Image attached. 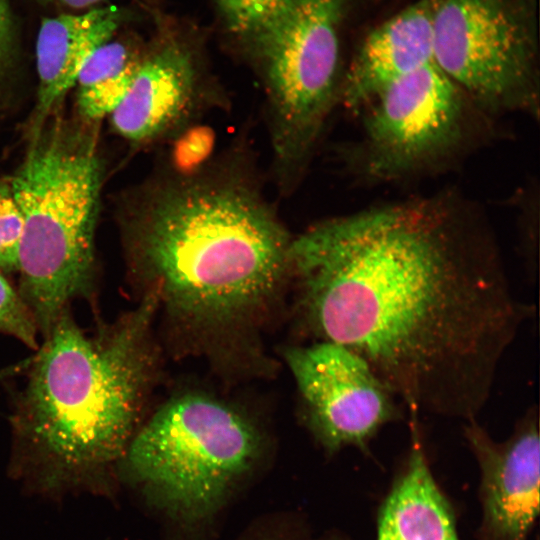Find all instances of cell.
I'll use <instances>...</instances> for the list:
<instances>
[{
    "label": "cell",
    "mask_w": 540,
    "mask_h": 540,
    "mask_svg": "<svg viewBox=\"0 0 540 540\" xmlns=\"http://www.w3.org/2000/svg\"><path fill=\"white\" fill-rule=\"evenodd\" d=\"M122 20L123 13L117 8L104 7L41 22L36 42L39 86L32 136L42 129L54 108L76 84L85 61L110 40Z\"/></svg>",
    "instance_id": "cell-13"
},
{
    "label": "cell",
    "mask_w": 540,
    "mask_h": 540,
    "mask_svg": "<svg viewBox=\"0 0 540 540\" xmlns=\"http://www.w3.org/2000/svg\"><path fill=\"white\" fill-rule=\"evenodd\" d=\"M376 540H459L453 509L413 436L403 469L378 514Z\"/></svg>",
    "instance_id": "cell-14"
},
{
    "label": "cell",
    "mask_w": 540,
    "mask_h": 540,
    "mask_svg": "<svg viewBox=\"0 0 540 540\" xmlns=\"http://www.w3.org/2000/svg\"><path fill=\"white\" fill-rule=\"evenodd\" d=\"M0 332L15 337L34 350L40 345L39 332L31 312L2 271H0Z\"/></svg>",
    "instance_id": "cell-17"
},
{
    "label": "cell",
    "mask_w": 540,
    "mask_h": 540,
    "mask_svg": "<svg viewBox=\"0 0 540 540\" xmlns=\"http://www.w3.org/2000/svg\"><path fill=\"white\" fill-rule=\"evenodd\" d=\"M238 540H335L316 535L305 520L293 512H275L254 520Z\"/></svg>",
    "instance_id": "cell-18"
},
{
    "label": "cell",
    "mask_w": 540,
    "mask_h": 540,
    "mask_svg": "<svg viewBox=\"0 0 540 540\" xmlns=\"http://www.w3.org/2000/svg\"><path fill=\"white\" fill-rule=\"evenodd\" d=\"M307 410L308 427L322 448L365 450L387 424L401 418L397 397L370 364L331 341L293 347L286 353Z\"/></svg>",
    "instance_id": "cell-9"
},
{
    "label": "cell",
    "mask_w": 540,
    "mask_h": 540,
    "mask_svg": "<svg viewBox=\"0 0 540 540\" xmlns=\"http://www.w3.org/2000/svg\"><path fill=\"white\" fill-rule=\"evenodd\" d=\"M6 379V373L3 370H0V382Z\"/></svg>",
    "instance_id": "cell-22"
},
{
    "label": "cell",
    "mask_w": 540,
    "mask_h": 540,
    "mask_svg": "<svg viewBox=\"0 0 540 540\" xmlns=\"http://www.w3.org/2000/svg\"><path fill=\"white\" fill-rule=\"evenodd\" d=\"M22 216L10 181L0 179V271H18Z\"/></svg>",
    "instance_id": "cell-19"
},
{
    "label": "cell",
    "mask_w": 540,
    "mask_h": 540,
    "mask_svg": "<svg viewBox=\"0 0 540 540\" xmlns=\"http://www.w3.org/2000/svg\"><path fill=\"white\" fill-rule=\"evenodd\" d=\"M463 435L480 468L479 540H527L539 513L540 436L531 406L503 441L472 419Z\"/></svg>",
    "instance_id": "cell-10"
},
{
    "label": "cell",
    "mask_w": 540,
    "mask_h": 540,
    "mask_svg": "<svg viewBox=\"0 0 540 540\" xmlns=\"http://www.w3.org/2000/svg\"><path fill=\"white\" fill-rule=\"evenodd\" d=\"M266 438L242 413L188 393L159 408L132 437L118 479L162 524L166 540H212L267 463Z\"/></svg>",
    "instance_id": "cell-4"
},
{
    "label": "cell",
    "mask_w": 540,
    "mask_h": 540,
    "mask_svg": "<svg viewBox=\"0 0 540 540\" xmlns=\"http://www.w3.org/2000/svg\"><path fill=\"white\" fill-rule=\"evenodd\" d=\"M12 44L11 16L7 0H0V68L7 60Z\"/></svg>",
    "instance_id": "cell-20"
},
{
    "label": "cell",
    "mask_w": 540,
    "mask_h": 540,
    "mask_svg": "<svg viewBox=\"0 0 540 540\" xmlns=\"http://www.w3.org/2000/svg\"><path fill=\"white\" fill-rule=\"evenodd\" d=\"M439 0H419L370 32L339 90L346 108L366 106L391 82L433 60V20Z\"/></svg>",
    "instance_id": "cell-12"
},
{
    "label": "cell",
    "mask_w": 540,
    "mask_h": 540,
    "mask_svg": "<svg viewBox=\"0 0 540 540\" xmlns=\"http://www.w3.org/2000/svg\"><path fill=\"white\" fill-rule=\"evenodd\" d=\"M141 56L121 42H106L82 66L76 84L77 105L86 122L111 115L126 96Z\"/></svg>",
    "instance_id": "cell-15"
},
{
    "label": "cell",
    "mask_w": 540,
    "mask_h": 540,
    "mask_svg": "<svg viewBox=\"0 0 540 540\" xmlns=\"http://www.w3.org/2000/svg\"><path fill=\"white\" fill-rule=\"evenodd\" d=\"M346 0H298L249 42L265 84L276 162L283 174L307 160L339 96V28Z\"/></svg>",
    "instance_id": "cell-6"
},
{
    "label": "cell",
    "mask_w": 540,
    "mask_h": 540,
    "mask_svg": "<svg viewBox=\"0 0 540 540\" xmlns=\"http://www.w3.org/2000/svg\"><path fill=\"white\" fill-rule=\"evenodd\" d=\"M64 6L81 9L93 5L101 0H54Z\"/></svg>",
    "instance_id": "cell-21"
},
{
    "label": "cell",
    "mask_w": 540,
    "mask_h": 540,
    "mask_svg": "<svg viewBox=\"0 0 540 540\" xmlns=\"http://www.w3.org/2000/svg\"><path fill=\"white\" fill-rule=\"evenodd\" d=\"M536 52L532 23L516 1L439 0L433 60L483 108L537 115Z\"/></svg>",
    "instance_id": "cell-7"
},
{
    "label": "cell",
    "mask_w": 540,
    "mask_h": 540,
    "mask_svg": "<svg viewBox=\"0 0 540 540\" xmlns=\"http://www.w3.org/2000/svg\"><path fill=\"white\" fill-rule=\"evenodd\" d=\"M366 107L363 169L372 178L420 169L462 134L463 91L434 61L391 82Z\"/></svg>",
    "instance_id": "cell-8"
},
{
    "label": "cell",
    "mask_w": 540,
    "mask_h": 540,
    "mask_svg": "<svg viewBox=\"0 0 540 540\" xmlns=\"http://www.w3.org/2000/svg\"><path fill=\"white\" fill-rule=\"evenodd\" d=\"M291 240L258 190L235 173L159 184L126 225L136 275L173 312L212 325L272 295L290 268Z\"/></svg>",
    "instance_id": "cell-3"
},
{
    "label": "cell",
    "mask_w": 540,
    "mask_h": 540,
    "mask_svg": "<svg viewBox=\"0 0 540 540\" xmlns=\"http://www.w3.org/2000/svg\"><path fill=\"white\" fill-rule=\"evenodd\" d=\"M199 74L191 50L168 38L141 57L133 82L110 115L115 130L134 142L172 132L197 107Z\"/></svg>",
    "instance_id": "cell-11"
},
{
    "label": "cell",
    "mask_w": 540,
    "mask_h": 540,
    "mask_svg": "<svg viewBox=\"0 0 540 540\" xmlns=\"http://www.w3.org/2000/svg\"><path fill=\"white\" fill-rule=\"evenodd\" d=\"M10 183L23 221L18 293L43 338L73 300L92 301L96 292L100 169L92 129L47 121Z\"/></svg>",
    "instance_id": "cell-5"
},
{
    "label": "cell",
    "mask_w": 540,
    "mask_h": 540,
    "mask_svg": "<svg viewBox=\"0 0 540 540\" xmlns=\"http://www.w3.org/2000/svg\"><path fill=\"white\" fill-rule=\"evenodd\" d=\"M232 33L248 43L280 21L298 0H215Z\"/></svg>",
    "instance_id": "cell-16"
},
{
    "label": "cell",
    "mask_w": 540,
    "mask_h": 540,
    "mask_svg": "<svg viewBox=\"0 0 540 540\" xmlns=\"http://www.w3.org/2000/svg\"><path fill=\"white\" fill-rule=\"evenodd\" d=\"M289 260L310 331L363 357L409 415L477 419L532 316L491 245L413 207L321 222Z\"/></svg>",
    "instance_id": "cell-1"
},
{
    "label": "cell",
    "mask_w": 540,
    "mask_h": 540,
    "mask_svg": "<svg viewBox=\"0 0 540 540\" xmlns=\"http://www.w3.org/2000/svg\"><path fill=\"white\" fill-rule=\"evenodd\" d=\"M159 302L148 290L136 309L92 335L68 310L43 337L10 418L9 471L26 491L52 500L118 493L151 378Z\"/></svg>",
    "instance_id": "cell-2"
}]
</instances>
